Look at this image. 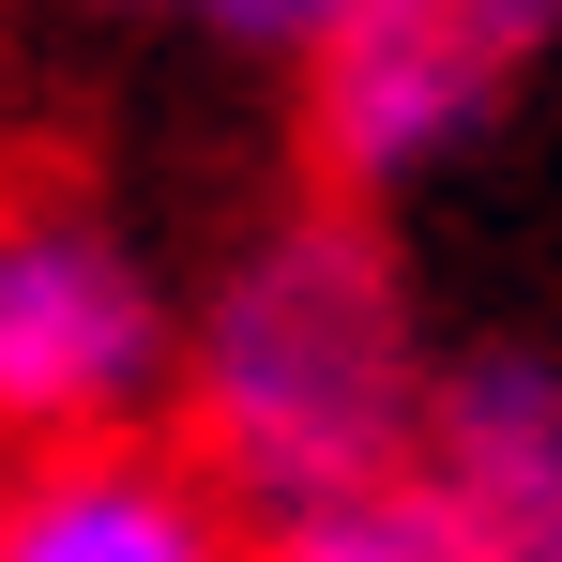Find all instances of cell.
<instances>
[{"label": "cell", "instance_id": "cell-4", "mask_svg": "<svg viewBox=\"0 0 562 562\" xmlns=\"http://www.w3.org/2000/svg\"><path fill=\"white\" fill-rule=\"evenodd\" d=\"M0 562H244V517L198 486V457L92 441L0 486Z\"/></svg>", "mask_w": 562, "mask_h": 562}, {"label": "cell", "instance_id": "cell-5", "mask_svg": "<svg viewBox=\"0 0 562 562\" xmlns=\"http://www.w3.org/2000/svg\"><path fill=\"white\" fill-rule=\"evenodd\" d=\"M426 471L471 502L502 562H562V366L548 350H457L426 380Z\"/></svg>", "mask_w": 562, "mask_h": 562}, {"label": "cell", "instance_id": "cell-2", "mask_svg": "<svg viewBox=\"0 0 562 562\" xmlns=\"http://www.w3.org/2000/svg\"><path fill=\"white\" fill-rule=\"evenodd\" d=\"M183 395V304L92 198L15 183L0 198V441L92 457L137 441V411Z\"/></svg>", "mask_w": 562, "mask_h": 562}, {"label": "cell", "instance_id": "cell-6", "mask_svg": "<svg viewBox=\"0 0 562 562\" xmlns=\"http://www.w3.org/2000/svg\"><path fill=\"white\" fill-rule=\"evenodd\" d=\"M244 562H502V548L471 532L457 486L411 457V471H380V486H335V502L259 517V532H244Z\"/></svg>", "mask_w": 562, "mask_h": 562}, {"label": "cell", "instance_id": "cell-3", "mask_svg": "<svg viewBox=\"0 0 562 562\" xmlns=\"http://www.w3.org/2000/svg\"><path fill=\"white\" fill-rule=\"evenodd\" d=\"M548 46H562V0H350L335 46L304 61V198L380 213L395 183H426L532 92Z\"/></svg>", "mask_w": 562, "mask_h": 562}, {"label": "cell", "instance_id": "cell-7", "mask_svg": "<svg viewBox=\"0 0 562 562\" xmlns=\"http://www.w3.org/2000/svg\"><path fill=\"white\" fill-rule=\"evenodd\" d=\"M106 15H168V31H198V46H244V61H289V77H304L350 0H106Z\"/></svg>", "mask_w": 562, "mask_h": 562}, {"label": "cell", "instance_id": "cell-1", "mask_svg": "<svg viewBox=\"0 0 562 562\" xmlns=\"http://www.w3.org/2000/svg\"><path fill=\"white\" fill-rule=\"evenodd\" d=\"M426 335H411V274L350 198H289L274 228L228 244V274L183 319V457L198 486L259 532L289 502H335L426 457Z\"/></svg>", "mask_w": 562, "mask_h": 562}]
</instances>
